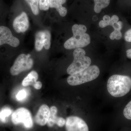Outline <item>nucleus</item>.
Masks as SVG:
<instances>
[{
  "instance_id": "obj_1",
  "label": "nucleus",
  "mask_w": 131,
  "mask_h": 131,
  "mask_svg": "<svg viewBox=\"0 0 131 131\" xmlns=\"http://www.w3.org/2000/svg\"><path fill=\"white\" fill-rule=\"evenodd\" d=\"M107 87L108 93L114 97L124 96L131 90V78L123 75H113L108 80Z\"/></svg>"
},
{
  "instance_id": "obj_2",
  "label": "nucleus",
  "mask_w": 131,
  "mask_h": 131,
  "mask_svg": "<svg viewBox=\"0 0 131 131\" xmlns=\"http://www.w3.org/2000/svg\"><path fill=\"white\" fill-rule=\"evenodd\" d=\"M100 74V69L97 66H90L80 73L70 75L67 79V82L71 86H77L93 81Z\"/></svg>"
},
{
  "instance_id": "obj_3",
  "label": "nucleus",
  "mask_w": 131,
  "mask_h": 131,
  "mask_svg": "<svg viewBox=\"0 0 131 131\" xmlns=\"http://www.w3.org/2000/svg\"><path fill=\"white\" fill-rule=\"evenodd\" d=\"M73 55L74 60L67 70V73L69 74H77L90 66L91 58L85 56L86 52L82 48L75 49Z\"/></svg>"
},
{
  "instance_id": "obj_4",
  "label": "nucleus",
  "mask_w": 131,
  "mask_h": 131,
  "mask_svg": "<svg viewBox=\"0 0 131 131\" xmlns=\"http://www.w3.org/2000/svg\"><path fill=\"white\" fill-rule=\"evenodd\" d=\"M12 121L15 125L22 124L26 129L32 128L33 122L29 110L24 107L19 108L12 114Z\"/></svg>"
},
{
  "instance_id": "obj_5",
  "label": "nucleus",
  "mask_w": 131,
  "mask_h": 131,
  "mask_svg": "<svg viewBox=\"0 0 131 131\" xmlns=\"http://www.w3.org/2000/svg\"><path fill=\"white\" fill-rule=\"evenodd\" d=\"M33 64V60L30 57V55L20 54L10 68V74L12 75H17L23 71L30 69Z\"/></svg>"
},
{
  "instance_id": "obj_6",
  "label": "nucleus",
  "mask_w": 131,
  "mask_h": 131,
  "mask_svg": "<svg viewBox=\"0 0 131 131\" xmlns=\"http://www.w3.org/2000/svg\"><path fill=\"white\" fill-rule=\"evenodd\" d=\"M73 34V37L64 43V46L66 49L71 50L82 48L88 45L91 42L90 36L86 33Z\"/></svg>"
},
{
  "instance_id": "obj_7",
  "label": "nucleus",
  "mask_w": 131,
  "mask_h": 131,
  "mask_svg": "<svg viewBox=\"0 0 131 131\" xmlns=\"http://www.w3.org/2000/svg\"><path fill=\"white\" fill-rule=\"evenodd\" d=\"M19 44V40L13 36L9 28L5 26H0V46L7 45L12 47H16Z\"/></svg>"
},
{
  "instance_id": "obj_8",
  "label": "nucleus",
  "mask_w": 131,
  "mask_h": 131,
  "mask_svg": "<svg viewBox=\"0 0 131 131\" xmlns=\"http://www.w3.org/2000/svg\"><path fill=\"white\" fill-rule=\"evenodd\" d=\"M65 127L66 131H89L86 122L77 116L68 117L66 120Z\"/></svg>"
},
{
  "instance_id": "obj_9",
  "label": "nucleus",
  "mask_w": 131,
  "mask_h": 131,
  "mask_svg": "<svg viewBox=\"0 0 131 131\" xmlns=\"http://www.w3.org/2000/svg\"><path fill=\"white\" fill-rule=\"evenodd\" d=\"M29 27V22L27 14L25 12L17 16L13 22V27L17 33L25 32Z\"/></svg>"
},
{
  "instance_id": "obj_10",
  "label": "nucleus",
  "mask_w": 131,
  "mask_h": 131,
  "mask_svg": "<svg viewBox=\"0 0 131 131\" xmlns=\"http://www.w3.org/2000/svg\"><path fill=\"white\" fill-rule=\"evenodd\" d=\"M50 115V108L47 105H42L39 108L35 117L36 124L41 126L47 124Z\"/></svg>"
},
{
  "instance_id": "obj_11",
  "label": "nucleus",
  "mask_w": 131,
  "mask_h": 131,
  "mask_svg": "<svg viewBox=\"0 0 131 131\" xmlns=\"http://www.w3.org/2000/svg\"><path fill=\"white\" fill-rule=\"evenodd\" d=\"M66 2V0H50V7L55 8L62 17H64L67 14L68 11L65 7L62 6Z\"/></svg>"
},
{
  "instance_id": "obj_12",
  "label": "nucleus",
  "mask_w": 131,
  "mask_h": 131,
  "mask_svg": "<svg viewBox=\"0 0 131 131\" xmlns=\"http://www.w3.org/2000/svg\"><path fill=\"white\" fill-rule=\"evenodd\" d=\"M38 78V74L35 71L30 72L23 80L22 82V86L24 87L28 86L29 85L33 86Z\"/></svg>"
},
{
  "instance_id": "obj_13",
  "label": "nucleus",
  "mask_w": 131,
  "mask_h": 131,
  "mask_svg": "<svg viewBox=\"0 0 131 131\" xmlns=\"http://www.w3.org/2000/svg\"><path fill=\"white\" fill-rule=\"evenodd\" d=\"M45 33L44 31H39L35 35V46L37 51H40L44 46Z\"/></svg>"
},
{
  "instance_id": "obj_14",
  "label": "nucleus",
  "mask_w": 131,
  "mask_h": 131,
  "mask_svg": "<svg viewBox=\"0 0 131 131\" xmlns=\"http://www.w3.org/2000/svg\"><path fill=\"white\" fill-rule=\"evenodd\" d=\"M58 109L56 107L52 106L50 108V115L49 120L47 123L49 127H52L55 124H57L59 117L57 116Z\"/></svg>"
},
{
  "instance_id": "obj_15",
  "label": "nucleus",
  "mask_w": 131,
  "mask_h": 131,
  "mask_svg": "<svg viewBox=\"0 0 131 131\" xmlns=\"http://www.w3.org/2000/svg\"><path fill=\"white\" fill-rule=\"evenodd\" d=\"M95 3L94 11L99 13L103 8L107 7L110 3V0H94Z\"/></svg>"
},
{
  "instance_id": "obj_16",
  "label": "nucleus",
  "mask_w": 131,
  "mask_h": 131,
  "mask_svg": "<svg viewBox=\"0 0 131 131\" xmlns=\"http://www.w3.org/2000/svg\"><path fill=\"white\" fill-rule=\"evenodd\" d=\"M30 5L33 13L38 15L39 13V0H25Z\"/></svg>"
},
{
  "instance_id": "obj_17",
  "label": "nucleus",
  "mask_w": 131,
  "mask_h": 131,
  "mask_svg": "<svg viewBox=\"0 0 131 131\" xmlns=\"http://www.w3.org/2000/svg\"><path fill=\"white\" fill-rule=\"evenodd\" d=\"M12 110L6 107L3 108L0 112V120L1 122L5 123L6 121L7 117L12 114Z\"/></svg>"
},
{
  "instance_id": "obj_18",
  "label": "nucleus",
  "mask_w": 131,
  "mask_h": 131,
  "mask_svg": "<svg viewBox=\"0 0 131 131\" xmlns=\"http://www.w3.org/2000/svg\"><path fill=\"white\" fill-rule=\"evenodd\" d=\"M73 34H80L85 33L87 30V27L84 25L75 24L72 26Z\"/></svg>"
},
{
  "instance_id": "obj_19",
  "label": "nucleus",
  "mask_w": 131,
  "mask_h": 131,
  "mask_svg": "<svg viewBox=\"0 0 131 131\" xmlns=\"http://www.w3.org/2000/svg\"><path fill=\"white\" fill-rule=\"evenodd\" d=\"M45 33V41L44 47L46 50H49L51 46V35L49 31L45 30H44Z\"/></svg>"
},
{
  "instance_id": "obj_20",
  "label": "nucleus",
  "mask_w": 131,
  "mask_h": 131,
  "mask_svg": "<svg viewBox=\"0 0 131 131\" xmlns=\"http://www.w3.org/2000/svg\"><path fill=\"white\" fill-rule=\"evenodd\" d=\"M123 114L124 117L126 119L131 120V101L125 107Z\"/></svg>"
},
{
  "instance_id": "obj_21",
  "label": "nucleus",
  "mask_w": 131,
  "mask_h": 131,
  "mask_svg": "<svg viewBox=\"0 0 131 131\" xmlns=\"http://www.w3.org/2000/svg\"><path fill=\"white\" fill-rule=\"evenodd\" d=\"M50 7V0H39V8L41 10L47 11Z\"/></svg>"
},
{
  "instance_id": "obj_22",
  "label": "nucleus",
  "mask_w": 131,
  "mask_h": 131,
  "mask_svg": "<svg viewBox=\"0 0 131 131\" xmlns=\"http://www.w3.org/2000/svg\"><path fill=\"white\" fill-rule=\"evenodd\" d=\"M122 37V34L121 31L114 30L110 35V39L113 40L115 39L119 40Z\"/></svg>"
},
{
  "instance_id": "obj_23",
  "label": "nucleus",
  "mask_w": 131,
  "mask_h": 131,
  "mask_svg": "<svg viewBox=\"0 0 131 131\" xmlns=\"http://www.w3.org/2000/svg\"><path fill=\"white\" fill-rule=\"evenodd\" d=\"M27 96V92L26 90L22 89L20 90L16 95V98L18 101H22L26 99Z\"/></svg>"
},
{
  "instance_id": "obj_24",
  "label": "nucleus",
  "mask_w": 131,
  "mask_h": 131,
  "mask_svg": "<svg viewBox=\"0 0 131 131\" xmlns=\"http://www.w3.org/2000/svg\"><path fill=\"white\" fill-rule=\"evenodd\" d=\"M112 26L114 30L121 31L122 28L123 23L121 21H118L117 23L114 24Z\"/></svg>"
},
{
  "instance_id": "obj_25",
  "label": "nucleus",
  "mask_w": 131,
  "mask_h": 131,
  "mask_svg": "<svg viewBox=\"0 0 131 131\" xmlns=\"http://www.w3.org/2000/svg\"><path fill=\"white\" fill-rule=\"evenodd\" d=\"M125 40L127 42H131V28L127 31L124 35Z\"/></svg>"
},
{
  "instance_id": "obj_26",
  "label": "nucleus",
  "mask_w": 131,
  "mask_h": 131,
  "mask_svg": "<svg viewBox=\"0 0 131 131\" xmlns=\"http://www.w3.org/2000/svg\"><path fill=\"white\" fill-rule=\"evenodd\" d=\"M119 18L116 15H113L111 18V20L110 22V26H112L114 23H117L119 21Z\"/></svg>"
},
{
  "instance_id": "obj_27",
  "label": "nucleus",
  "mask_w": 131,
  "mask_h": 131,
  "mask_svg": "<svg viewBox=\"0 0 131 131\" xmlns=\"http://www.w3.org/2000/svg\"><path fill=\"white\" fill-rule=\"evenodd\" d=\"M99 25L101 28H104L107 26H110V22H106L103 20L100 21Z\"/></svg>"
},
{
  "instance_id": "obj_28",
  "label": "nucleus",
  "mask_w": 131,
  "mask_h": 131,
  "mask_svg": "<svg viewBox=\"0 0 131 131\" xmlns=\"http://www.w3.org/2000/svg\"><path fill=\"white\" fill-rule=\"evenodd\" d=\"M33 86L35 89L39 90L41 89V88H42V84L41 82L38 81L36 82Z\"/></svg>"
},
{
  "instance_id": "obj_29",
  "label": "nucleus",
  "mask_w": 131,
  "mask_h": 131,
  "mask_svg": "<svg viewBox=\"0 0 131 131\" xmlns=\"http://www.w3.org/2000/svg\"><path fill=\"white\" fill-rule=\"evenodd\" d=\"M103 20L104 21H106V22H110L111 20V17L109 15H105L103 16Z\"/></svg>"
},
{
  "instance_id": "obj_30",
  "label": "nucleus",
  "mask_w": 131,
  "mask_h": 131,
  "mask_svg": "<svg viewBox=\"0 0 131 131\" xmlns=\"http://www.w3.org/2000/svg\"><path fill=\"white\" fill-rule=\"evenodd\" d=\"M126 52L127 57L128 58L131 59V49L127 50Z\"/></svg>"
}]
</instances>
